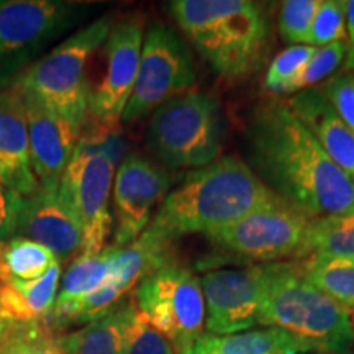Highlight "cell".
I'll return each instance as SVG.
<instances>
[{
	"label": "cell",
	"instance_id": "1",
	"mask_svg": "<svg viewBox=\"0 0 354 354\" xmlns=\"http://www.w3.org/2000/svg\"><path fill=\"white\" fill-rule=\"evenodd\" d=\"M246 165L276 196L308 216L354 214V180L331 161L287 102L258 105L245 133Z\"/></svg>",
	"mask_w": 354,
	"mask_h": 354
},
{
	"label": "cell",
	"instance_id": "2",
	"mask_svg": "<svg viewBox=\"0 0 354 354\" xmlns=\"http://www.w3.org/2000/svg\"><path fill=\"white\" fill-rule=\"evenodd\" d=\"M281 202L245 161L223 156L189 172L184 183L167 194L143 234L169 246L185 234L210 236L256 210Z\"/></svg>",
	"mask_w": 354,
	"mask_h": 354
},
{
	"label": "cell",
	"instance_id": "3",
	"mask_svg": "<svg viewBox=\"0 0 354 354\" xmlns=\"http://www.w3.org/2000/svg\"><path fill=\"white\" fill-rule=\"evenodd\" d=\"M169 12L190 43L225 79L258 68L269 39L264 8L251 0H174Z\"/></svg>",
	"mask_w": 354,
	"mask_h": 354
},
{
	"label": "cell",
	"instance_id": "4",
	"mask_svg": "<svg viewBox=\"0 0 354 354\" xmlns=\"http://www.w3.org/2000/svg\"><path fill=\"white\" fill-rule=\"evenodd\" d=\"M259 325L284 330L318 351H343L354 343L351 310L310 286L299 263L268 264Z\"/></svg>",
	"mask_w": 354,
	"mask_h": 354
},
{
	"label": "cell",
	"instance_id": "5",
	"mask_svg": "<svg viewBox=\"0 0 354 354\" xmlns=\"http://www.w3.org/2000/svg\"><path fill=\"white\" fill-rule=\"evenodd\" d=\"M110 17L92 21L63 43L35 61L10 87L33 95L44 107L59 113L79 130L88 125L87 66L91 57L107 41L112 30Z\"/></svg>",
	"mask_w": 354,
	"mask_h": 354
},
{
	"label": "cell",
	"instance_id": "6",
	"mask_svg": "<svg viewBox=\"0 0 354 354\" xmlns=\"http://www.w3.org/2000/svg\"><path fill=\"white\" fill-rule=\"evenodd\" d=\"M146 140L171 169L209 166L221 151L218 104L201 92L176 97L153 113Z\"/></svg>",
	"mask_w": 354,
	"mask_h": 354
},
{
	"label": "cell",
	"instance_id": "7",
	"mask_svg": "<svg viewBox=\"0 0 354 354\" xmlns=\"http://www.w3.org/2000/svg\"><path fill=\"white\" fill-rule=\"evenodd\" d=\"M86 10L87 6L63 0H0V87H10Z\"/></svg>",
	"mask_w": 354,
	"mask_h": 354
},
{
	"label": "cell",
	"instance_id": "8",
	"mask_svg": "<svg viewBox=\"0 0 354 354\" xmlns=\"http://www.w3.org/2000/svg\"><path fill=\"white\" fill-rule=\"evenodd\" d=\"M135 304L159 333L183 354L203 335L205 300L197 279L184 266L167 261L140 282Z\"/></svg>",
	"mask_w": 354,
	"mask_h": 354
},
{
	"label": "cell",
	"instance_id": "9",
	"mask_svg": "<svg viewBox=\"0 0 354 354\" xmlns=\"http://www.w3.org/2000/svg\"><path fill=\"white\" fill-rule=\"evenodd\" d=\"M196 66L189 46L174 28L151 24L145 33L138 77L122 120L138 122L196 84Z\"/></svg>",
	"mask_w": 354,
	"mask_h": 354
},
{
	"label": "cell",
	"instance_id": "10",
	"mask_svg": "<svg viewBox=\"0 0 354 354\" xmlns=\"http://www.w3.org/2000/svg\"><path fill=\"white\" fill-rule=\"evenodd\" d=\"M113 180L112 159L100 148L91 131L81 133L59 185L81 221V254L84 256L97 254L107 248L105 243L113 225L110 210Z\"/></svg>",
	"mask_w": 354,
	"mask_h": 354
},
{
	"label": "cell",
	"instance_id": "11",
	"mask_svg": "<svg viewBox=\"0 0 354 354\" xmlns=\"http://www.w3.org/2000/svg\"><path fill=\"white\" fill-rule=\"evenodd\" d=\"M308 216L281 202L246 215L236 223L207 236L216 246L253 261L302 258Z\"/></svg>",
	"mask_w": 354,
	"mask_h": 354
},
{
	"label": "cell",
	"instance_id": "12",
	"mask_svg": "<svg viewBox=\"0 0 354 354\" xmlns=\"http://www.w3.org/2000/svg\"><path fill=\"white\" fill-rule=\"evenodd\" d=\"M143 20L128 17L112 26L105 41L107 69L102 82L91 91L88 118L102 130H117L138 77L143 50Z\"/></svg>",
	"mask_w": 354,
	"mask_h": 354
},
{
	"label": "cell",
	"instance_id": "13",
	"mask_svg": "<svg viewBox=\"0 0 354 354\" xmlns=\"http://www.w3.org/2000/svg\"><path fill=\"white\" fill-rule=\"evenodd\" d=\"M268 264L203 274L205 328L212 335H236L259 325Z\"/></svg>",
	"mask_w": 354,
	"mask_h": 354
},
{
	"label": "cell",
	"instance_id": "14",
	"mask_svg": "<svg viewBox=\"0 0 354 354\" xmlns=\"http://www.w3.org/2000/svg\"><path fill=\"white\" fill-rule=\"evenodd\" d=\"M112 192L117 216L113 246L127 248L145 233L156 205L169 194V176L141 154H130L117 169Z\"/></svg>",
	"mask_w": 354,
	"mask_h": 354
},
{
	"label": "cell",
	"instance_id": "15",
	"mask_svg": "<svg viewBox=\"0 0 354 354\" xmlns=\"http://www.w3.org/2000/svg\"><path fill=\"white\" fill-rule=\"evenodd\" d=\"M17 236L46 246L59 261L81 254V221L61 185H39L33 196L25 197Z\"/></svg>",
	"mask_w": 354,
	"mask_h": 354
},
{
	"label": "cell",
	"instance_id": "16",
	"mask_svg": "<svg viewBox=\"0 0 354 354\" xmlns=\"http://www.w3.org/2000/svg\"><path fill=\"white\" fill-rule=\"evenodd\" d=\"M19 92L28 122L30 159L35 176L43 187L59 185L82 131L59 113L44 107L33 95Z\"/></svg>",
	"mask_w": 354,
	"mask_h": 354
},
{
	"label": "cell",
	"instance_id": "17",
	"mask_svg": "<svg viewBox=\"0 0 354 354\" xmlns=\"http://www.w3.org/2000/svg\"><path fill=\"white\" fill-rule=\"evenodd\" d=\"M167 256H169V246L141 234L133 245L123 248L112 274L94 294L84 300L73 318V325L74 323L87 325L117 307L127 292H130L135 286L138 287L149 272L169 261Z\"/></svg>",
	"mask_w": 354,
	"mask_h": 354
},
{
	"label": "cell",
	"instance_id": "18",
	"mask_svg": "<svg viewBox=\"0 0 354 354\" xmlns=\"http://www.w3.org/2000/svg\"><path fill=\"white\" fill-rule=\"evenodd\" d=\"M0 179L24 197L39 187L30 159L24 99L15 87L0 91Z\"/></svg>",
	"mask_w": 354,
	"mask_h": 354
},
{
	"label": "cell",
	"instance_id": "19",
	"mask_svg": "<svg viewBox=\"0 0 354 354\" xmlns=\"http://www.w3.org/2000/svg\"><path fill=\"white\" fill-rule=\"evenodd\" d=\"M287 105L331 161L354 180V133L336 113L320 88L302 91L287 102Z\"/></svg>",
	"mask_w": 354,
	"mask_h": 354
},
{
	"label": "cell",
	"instance_id": "20",
	"mask_svg": "<svg viewBox=\"0 0 354 354\" xmlns=\"http://www.w3.org/2000/svg\"><path fill=\"white\" fill-rule=\"evenodd\" d=\"M122 250L123 248L112 245L104 248L97 254H81L74 259V263L69 266V269L64 274L63 282H61L55 307L43 322L50 328L51 326L64 328V326L73 325V318L84 300L91 294H94L112 274L115 264L120 258Z\"/></svg>",
	"mask_w": 354,
	"mask_h": 354
},
{
	"label": "cell",
	"instance_id": "21",
	"mask_svg": "<svg viewBox=\"0 0 354 354\" xmlns=\"http://www.w3.org/2000/svg\"><path fill=\"white\" fill-rule=\"evenodd\" d=\"M59 286L61 263L33 281L0 276V310L12 325L43 322L55 307Z\"/></svg>",
	"mask_w": 354,
	"mask_h": 354
},
{
	"label": "cell",
	"instance_id": "22",
	"mask_svg": "<svg viewBox=\"0 0 354 354\" xmlns=\"http://www.w3.org/2000/svg\"><path fill=\"white\" fill-rule=\"evenodd\" d=\"M136 312L135 299L120 302L81 330L59 336L66 354H125L127 331Z\"/></svg>",
	"mask_w": 354,
	"mask_h": 354
},
{
	"label": "cell",
	"instance_id": "23",
	"mask_svg": "<svg viewBox=\"0 0 354 354\" xmlns=\"http://www.w3.org/2000/svg\"><path fill=\"white\" fill-rule=\"evenodd\" d=\"M313 348L281 328L236 335H202L183 354H304Z\"/></svg>",
	"mask_w": 354,
	"mask_h": 354
},
{
	"label": "cell",
	"instance_id": "24",
	"mask_svg": "<svg viewBox=\"0 0 354 354\" xmlns=\"http://www.w3.org/2000/svg\"><path fill=\"white\" fill-rule=\"evenodd\" d=\"M299 264L310 286L348 310L354 308V258L313 254Z\"/></svg>",
	"mask_w": 354,
	"mask_h": 354
},
{
	"label": "cell",
	"instance_id": "25",
	"mask_svg": "<svg viewBox=\"0 0 354 354\" xmlns=\"http://www.w3.org/2000/svg\"><path fill=\"white\" fill-rule=\"evenodd\" d=\"M56 263H61L51 250L28 238L15 236L0 245V276L20 281L43 277Z\"/></svg>",
	"mask_w": 354,
	"mask_h": 354
},
{
	"label": "cell",
	"instance_id": "26",
	"mask_svg": "<svg viewBox=\"0 0 354 354\" xmlns=\"http://www.w3.org/2000/svg\"><path fill=\"white\" fill-rule=\"evenodd\" d=\"M354 258V214L310 221L302 256Z\"/></svg>",
	"mask_w": 354,
	"mask_h": 354
},
{
	"label": "cell",
	"instance_id": "27",
	"mask_svg": "<svg viewBox=\"0 0 354 354\" xmlns=\"http://www.w3.org/2000/svg\"><path fill=\"white\" fill-rule=\"evenodd\" d=\"M0 354H66L59 338L53 336L44 322L13 325L7 339L0 346Z\"/></svg>",
	"mask_w": 354,
	"mask_h": 354
},
{
	"label": "cell",
	"instance_id": "28",
	"mask_svg": "<svg viewBox=\"0 0 354 354\" xmlns=\"http://www.w3.org/2000/svg\"><path fill=\"white\" fill-rule=\"evenodd\" d=\"M348 43L346 41H336L326 46L318 48V53L313 56L307 68L299 74L297 77L292 79L282 87L277 88L276 94H290V92L297 91H308L312 86H315L325 77L331 76L339 64L346 59Z\"/></svg>",
	"mask_w": 354,
	"mask_h": 354
},
{
	"label": "cell",
	"instance_id": "29",
	"mask_svg": "<svg viewBox=\"0 0 354 354\" xmlns=\"http://www.w3.org/2000/svg\"><path fill=\"white\" fill-rule=\"evenodd\" d=\"M346 2L322 0L305 44L323 48L336 41H346Z\"/></svg>",
	"mask_w": 354,
	"mask_h": 354
},
{
	"label": "cell",
	"instance_id": "30",
	"mask_svg": "<svg viewBox=\"0 0 354 354\" xmlns=\"http://www.w3.org/2000/svg\"><path fill=\"white\" fill-rule=\"evenodd\" d=\"M322 0H287L279 15V32L284 41L292 44L307 43L313 20Z\"/></svg>",
	"mask_w": 354,
	"mask_h": 354
},
{
	"label": "cell",
	"instance_id": "31",
	"mask_svg": "<svg viewBox=\"0 0 354 354\" xmlns=\"http://www.w3.org/2000/svg\"><path fill=\"white\" fill-rule=\"evenodd\" d=\"M317 53L318 48L308 46V44H295V46H290L279 53L276 59L269 66L268 74H266V88L276 94L279 87L297 77L307 68Z\"/></svg>",
	"mask_w": 354,
	"mask_h": 354
},
{
	"label": "cell",
	"instance_id": "32",
	"mask_svg": "<svg viewBox=\"0 0 354 354\" xmlns=\"http://www.w3.org/2000/svg\"><path fill=\"white\" fill-rule=\"evenodd\" d=\"M125 354H177L165 335L159 333L136 308L127 331Z\"/></svg>",
	"mask_w": 354,
	"mask_h": 354
},
{
	"label": "cell",
	"instance_id": "33",
	"mask_svg": "<svg viewBox=\"0 0 354 354\" xmlns=\"http://www.w3.org/2000/svg\"><path fill=\"white\" fill-rule=\"evenodd\" d=\"M320 91L354 133V73L331 77Z\"/></svg>",
	"mask_w": 354,
	"mask_h": 354
},
{
	"label": "cell",
	"instance_id": "34",
	"mask_svg": "<svg viewBox=\"0 0 354 354\" xmlns=\"http://www.w3.org/2000/svg\"><path fill=\"white\" fill-rule=\"evenodd\" d=\"M25 197L0 179V245L17 236Z\"/></svg>",
	"mask_w": 354,
	"mask_h": 354
},
{
	"label": "cell",
	"instance_id": "35",
	"mask_svg": "<svg viewBox=\"0 0 354 354\" xmlns=\"http://www.w3.org/2000/svg\"><path fill=\"white\" fill-rule=\"evenodd\" d=\"M346 35L348 53L346 59H344L343 71L354 73V0H348L346 2Z\"/></svg>",
	"mask_w": 354,
	"mask_h": 354
},
{
	"label": "cell",
	"instance_id": "36",
	"mask_svg": "<svg viewBox=\"0 0 354 354\" xmlns=\"http://www.w3.org/2000/svg\"><path fill=\"white\" fill-rule=\"evenodd\" d=\"M12 326H13L12 323L8 322L6 317H3L2 310H0V346H2V343L7 339V336H8V333H10Z\"/></svg>",
	"mask_w": 354,
	"mask_h": 354
},
{
	"label": "cell",
	"instance_id": "37",
	"mask_svg": "<svg viewBox=\"0 0 354 354\" xmlns=\"http://www.w3.org/2000/svg\"><path fill=\"white\" fill-rule=\"evenodd\" d=\"M351 326H353V331H354V308L351 310Z\"/></svg>",
	"mask_w": 354,
	"mask_h": 354
}]
</instances>
